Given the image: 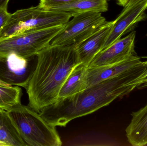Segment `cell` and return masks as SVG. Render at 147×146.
I'll list each match as a JSON object with an SVG mask.
<instances>
[{
	"label": "cell",
	"mask_w": 147,
	"mask_h": 146,
	"mask_svg": "<svg viewBox=\"0 0 147 146\" xmlns=\"http://www.w3.org/2000/svg\"><path fill=\"white\" fill-rule=\"evenodd\" d=\"M9 0H0V9L7 8L8 3Z\"/></svg>",
	"instance_id": "ffe728a7"
},
{
	"label": "cell",
	"mask_w": 147,
	"mask_h": 146,
	"mask_svg": "<svg viewBox=\"0 0 147 146\" xmlns=\"http://www.w3.org/2000/svg\"><path fill=\"white\" fill-rule=\"evenodd\" d=\"M87 68V65L80 63L73 69L60 89L57 101L84 90L85 78Z\"/></svg>",
	"instance_id": "5bb4252c"
},
{
	"label": "cell",
	"mask_w": 147,
	"mask_h": 146,
	"mask_svg": "<svg viewBox=\"0 0 147 146\" xmlns=\"http://www.w3.org/2000/svg\"><path fill=\"white\" fill-rule=\"evenodd\" d=\"M146 58H147V57H146ZM143 63L147 69L146 71V73H145V75H144L143 79L136 88L137 89H140V90L144 89V88L147 87V60L143 62Z\"/></svg>",
	"instance_id": "d6986e66"
},
{
	"label": "cell",
	"mask_w": 147,
	"mask_h": 146,
	"mask_svg": "<svg viewBox=\"0 0 147 146\" xmlns=\"http://www.w3.org/2000/svg\"><path fill=\"white\" fill-rule=\"evenodd\" d=\"M0 142L7 146H28L7 111L0 108Z\"/></svg>",
	"instance_id": "9a60e30c"
},
{
	"label": "cell",
	"mask_w": 147,
	"mask_h": 146,
	"mask_svg": "<svg viewBox=\"0 0 147 146\" xmlns=\"http://www.w3.org/2000/svg\"><path fill=\"white\" fill-rule=\"evenodd\" d=\"M71 17L65 13L42 9L38 6L20 9L10 14L1 36L4 38L27 31L63 25Z\"/></svg>",
	"instance_id": "277c9868"
},
{
	"label": "cell",
	"mask_w": 147,
	"mask_h": 146,
	"mask_svg": "<svg viewBox=\"0 0 147 146\" xmlns=\"http://www.w3.org/2000/svg\"><path fill=\"white\" fill-rule=\"evenodd\" d=\"M146 67L143 62L115 77L91 86L43 109L40 115L53 127H65L72 120L90 115L137 88Z\"/></svg>",
	"instance_id": "6da1fadb"
},
{
	"label": "cell",
	"mask_w": 147,
	"mask_h": 146,
	"mask_svg": "<svg viewBox=\"0 0 147 146\" xmlns=\"http://www.w3.org/2000/svg\"><path fill=\"white\" fill-rule=\"evenodd\" d=\"M73 17L53 38L50 45L76 48L106 21L101 13L96 12H86Z\"/></svg>",
	"instance_id": "8992f818"
},
{
	"label": "cell",
	"mask_w": 147,
	"mask_h": 146,
	"mask_svg": "<svg viewBox=\"0 0 147 146\" xmlns=\"http://www.w3.org/2000/svg\"><path fill=\"white\" fill-rule=\"evenodd\" d=\"M20 135L28 146H61L63 142L55 127L39 113L21 104L7 111Z\"/></svg>",
	"instance_id": "3957f363"
},
{
	"label": "cell",
	"mask_w": 147,
	"mask_h": 146,
	"mask_svg": "<svg viewBox=\"0 0 147 146\" xmlns=\"http://www.w3.org/2000/svg\"><path fill=\"white\" fill-rule=\"evenodd\" d=\"M142 62L140 57L136 55L111 65L88 68L85 78L84 90L128 71Z\"/></svg>",
	"instance_id": "30bf717a"
},
{
	"label": "cell",
	"mask_w": 147,
	"mask_h": 146,
	"mask_svg": "<svg viewBox=\"0 0 147 146\" xmlns=\"http://www.w3.org/2000/svg\"><path fill=\"white\" fill-rule=\"evenodd\" d=\"M115 21H105L88 38L80 44L76 50L80 63L88 66L101 51Z\"/></svg>",
	"instance_id": "8fae6325"
},
{
	"label": "cell",
	"mask_w": 147,
	"mask_h": 146,
	"mask_svg": "<svg viewBox=\"0 0 147 146\" xmlns=\"http://www.w3.org/2000/svg\"><path fill=\"white\" fill-rule=\"evenodd\" d=\"M147 0H142L123 11L114 21V25L101 51L108 48L123 35L132 32L139 22L146 20L147 15Z\"/></svg>",
	"instance_id": "52a82bcc"
},
{
	"label": "cell",
	"mask_w": 147,
	"mask_h": 146,
	"mask_svg": "<svg viewBox=\"0 0 147 146\" xmlns=\"http://www.w3.org/2000/svg\"><path fill=\"white\" fill-rule=\"evenodd\" d=\"M141 1L142 0H129L127 3L124 7H130V6H132Z\"/></svg>",
	"instance_id": "44dd1931"
},
{
	"label": "cell",
	"mask_w": 147,
	"mask_h": 146,
	"mask_svg": "<svg viewBox=\"0 0 147 146\" xmlns=\"http://www.w3.org/2000/svg\"><path fill=\"white\" fill-rule=\"evenodd\" d=\"M117 3L120 6L124 7L127 3L129 0H117Z\"/></svg>",
	"instance_id": "7402d4cb"
},
{
	"label": "cell",
	"mask_w": 147,
	"mask_h": 146,
	"mask_svg": "<svg viewBox=\"0 0 147 146\" xmlns=\"http://www.w3.org/2000/svg\"><path fill=\"white\" fill-rule=\"evenodd\" d=\"M11 13L7 11V8L0 9V32L8 20Z\"/></svg>",
	"instance_id": "ac0fdd59"
},
{
	"label": "cell",
	"mask_w": 147,
	"mask_h": 146,
	"mask_svg": "<svg viewBox=\"0 0 147 146\" xmlns=\"http://www.w3.org/2000/svg\"><path fill=\"white\" fill-rule=\"evenodd\" d=\"M136 36V32L133 31L125 37L117 40L99 52L89 63L88 68L111 65L136 55L135 51Z\"/></svg>",
	"instance_id": "9c48e42d"
},
{
	"label": "cell",
	"mask_w": 147,
	"mask_h": 146,
	"mask_svg": "<svg viewBox=\"0 0 147 146\" xmlns=\"http://www.w3.org/2000/svg\"><path fill=\"white\" fill-rule=\"evenodd\" d=\"M32 58L11 54L0 60V80L10 85L26 89L36 65L31 63Z\"/></svg>",
	"instance_id": "ba28073f"
},
{
	"label": "cell",
	"mask_w": 147,
	"mask_h": 146,
	"mask_svg": "<svg viewBox=\"0 0 147 146\" xmlns=\"http://www.w3.org/2000/svg\"><path fill=\"white\" fill-rule=\"evenodd\" d=\"M35 69L26 88L28 106L38 113L56 103L74 68L80 63L76 48L50 45L37 55Z\"/></svg>",
	"instance_id": "7a4b0ae2"
},
{
	"label": "cell",
	"mask_w": 147,
	"mask_h": 146,
	"mask_svg": "<svg viewBox=\"0 0 147 146\" xmlns=\"http://www.w3.org/2000/svg\"><path fill=\"white\" fill-rule=\"evenodd\" d=\"M22 90L19 86L8 87L0 85V108L11 109L21 103Z\"/></svg>",
	"instance_id": "2e32d148"
},
{
	"label": "cell",
	"mask_w": 147,
	"mask_h": 146,
	"mask_svg": "<svg viewBox=\"0 0 147 146\" xmlns=\"http://www.w3.org/2000/svg\"><path fill=\"white\" fill-rule=\"evenodd\" d=\"M74 1L75 0H40L38 6L42 9H48Z\"/></svg>",
	"instance_id": "e0dca14e"
},
{
	"label": "cell",
	"mask_w": 147,
	"mask_h": 146,
	"mask_svg": "<svg viewBox=\"0 0 147 146\" xmlns=\"http://www.w3.org/2000/svg\"><path fill=\"white\" fill-rule=\"evenodd\" d=\"M48 9L63 12L71 17L86 12L104 13L108 9V0H75Z\"/></svg>",
	"instance_id": "4fadbf2b"
},
{
	"label": "cell",
	"mask_w": 147,
	"mask_h": 146,
	"mask_svg": "<svg viewBox=\"0 0 147 146\" xmlns=\"http://www.w3.org/2000/svg\"><path fill=\"white\" fill-rule=\"evenodd\" d=\"M131 115L132 119L125 130L127 141L133 146L147 145V103Z\"/></svg>",
	"instance_id": "7c38bea8"
},
{
	"label": "cell",
	"mask_w": 147,
	"mask_h": 146,
	"mask_svg": "<svg viewBox=\"0 0 147 146\" xmlns=\"http://www.w3.org/2000/svg\"><path fill=\"white\" fill-rule=\"evenodd\" d=\"M65 25L27 31L0 39V60L11 54L26 58L34 57L50 45Z\"/></svg>",
	"instance_id": "5b68a950"
},
{
	"label": "cell",
	"mask_w": 147,
	"mask_h": 146,
	"mask_svg": "<svg viewBox=\"0 0 147 146\" xmlns=\"http://www.w3.org/2000/svg\"><path fill=\"white\" fill-rule=\"evenodd\" d=\"M0 146H7L6 144L2 143V142H0Z\"/></svg>",
	"instance_id": "cb8c5ba5"
},
{
	"label": "cell",
	"mask_w": 147,
	"mask_h": 146,
	"mask_svg": "<svg viewBox=\"0 0 147 146\" xmlns=\"http://www.w3.org/2000/svg\"><path fill=\"white\" fill-rule=\"evenodd\" d=\"M0 85H1L5 86L10 87L12 86L10 85H8V84H6L5 82H3L2 81L0 80Z\"/></svg>",
	"instance_id": "603a6c76"
}]
</instances>
